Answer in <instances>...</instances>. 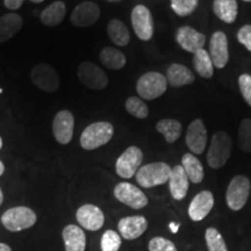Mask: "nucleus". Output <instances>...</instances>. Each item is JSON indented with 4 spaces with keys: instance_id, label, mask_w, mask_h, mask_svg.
I'll return each mask as SVG.
<instances>
[{
    "instance_id": "f257e3e1",
    "label": "nucleus",
    "mask_w": 251,
    "mask_h": 251,
    "mask_svg": "<svg viewBox=\"0 0 251 251\" xmlns=\"http://www.w3.org/2000/svg\"><path fill=\"white\" fill-rule=\"evenodd\" d=\"M114 128L109 122L100 121L87 126L80 135V146L85 150L98 149L111 141Z\"/></svg>"
},
{
    "instance_id": "f03ea898",
    "label": "nucleus",
    "mask_w": 251,
    "mask_h": 251,
    "mask_svg": "<svg viewBox=\"0 0 251 251\" xmlns=\"http://www.w3.org/2000/svg\"><path fill=\"white\" fill-rule=\"evenodd\" d=\"M231 149H233V142L226 131H218L213 135L207 151L208 165L212 169L222 168L230 157Z\"/></svg>"
},
{
    "instance_id": "7ed1b4c3",
    "label": "nucleus",
    "mask_w": 251,
    "mask_h": 251,
    "mask_svg": "<svg viewBox=\"0 0 251 251\" xmlns=\"http://www.w3.org/2000/svg\"><path fill=\"white\" fill-rule=\"evenodd\" d=\"M171 168L164 162L150 163L143 165L136 172V181L144 188H151L168 183Z\"/></svg>"
},
{
    "instance_id": "20e7f679",
    "label": "nucleus",
    "mask_w": 251,
    "mask_h": 251,
    "mask_svg": "<svg viewBox=\"0 0 251 251\" xmlns=\"http://www.w3.org/2000/svg\"><path fill=\"white\" fill-rule=\"evenodd\" d=\"M36 219V214L30 208L18 206L6 211L1 216V222L9 231H21L24 229L33 227Z\"/></svg>"
},
{
    "instance_id": "39448f33",
    "label": "nucleus",
    "mask_w": 251,
    "mask_h": 251,
    "mask_svg": "<svg viewBox=\"0 0 251 251\" xmlns=\"http://www.w3.org/2000/svg\"><path fill=\"white\" fill-rule=\"evenodd\" d=\"M168 87L166 77L159 72H147L137 81L136 91L142 99L153 100L161 97Z\"/></svg>"
},
{
    "instance_id": "423d86ee",
    "label": "nucleus",
    "mask_w": 251,
    "mask_h": 251,
    "mask_svg": "<svg viewBox=\"0 0 251 251\" xmlns=\"http://www.w3.org/2000/svg\"><path fill=\"white\" fill-rule=\"evenodd\" d=\"M251 183L246 176H236L228 185L226 200L227 205L233 211H241L248 201L250 194Z\"/></svg>"
},
{
    "instance_id": "0eeeda50",
    "label": "nucleus",
    "mask_w": 251,
    "mask_h": 251,
    "mask_svg": "<svg viewBox=\"0 0 251 251\" xmlns=\"http://www.w3.org/2000/svg\"><path fill=\"white\" fill-rule=\"evenodd\" d=\"M142 161V150L134 146L129 147L119 157L117 164H115V170H117L118 176L125 178V179H129V178L134 177L136 172L139 171Z\"/></svg>"
},
{
    "instance_id": "6e6552de",
    "label": "nucleus",
    "mask_w": 251,
    "mask_h": 251,
    "mask_svg": "<svg viewBox=\"0 0 251 251\" xmlns=\"http://www.w3.org/2000/svg\"><path fill=\"white\" fill-rule=\"evenodd\" d=\"M78 78L91 90H103L108 85V78L98 65L92 62H83L78 68Z\"/></svg>"
},
{
    "instance_id": "1a4fd4ad",
    "label": "nucleus",
    "mask_w": 251,
    "mask_h": 251,
    "mask_svg": "<svg viewBox=\"0 0 251 251\" xmlns=\"http://www.w3.org/2000/svg\"><path fill=\"white\" fill-rule=\"evenodd\" d=\"M34 85L46 92H55L59 86V78L55 69L46 63L35 65L30 74Z\"/></svg>"
},
{
    "instance_id": "9d476101",
    "label": "nucleus",
    "mask_w": 251,
    "mask_h": 251,
    "mask_svg": "<svg viewBox=\"0 0 251 251\" xmlns=\"http://www.w3.org/2000/svg\"><path fill=\"white\" fill-rule=\"evenodd\" d=\"M131 25L136 36L142 41H149L153 35L151 12L143 5L135 6L131 12Z\"/></svg>"
},
{
    "instance_id": "9b49d317",
    "label": "nucleus",
    "mask_w": 251,
    "mask_h": 251,
    "mask_svg": "<svg viewBox=\"0 0 251 251\" xmlns=\"http://www.w3.org/2000/svg\"><path fill=\"white\" fill-rule=\"evenodd\" d=\"M114 196L119 201L133 209H141L148 205V198L139 187L130 183H120L114 188Z\"/></svg>"
},
{
    "instance_id": "f8f14e48",
    "label": "nucleus",
    "mask_w": 251,
    "mask_h": 251,
    "mask_svg": "<svg viewBox=\"0 0 251 251\" xmlns=\"http://www.w3.org/2000/svg\"><path fill=\"white\" fill-rule=\"evenodd\" d=\"M75 118L70 111H61L52 121V133L56 141L61 144L70 143L74 136Z\"/></svg>"
},
{
    "instance_id": "ddd939ff",
    "label": "nucleus",
    "mask_w": 251,
    "mask_h": 251,
    "mask_svg": "<svg viewBox=\"0 0 251 251\" xmlns=\"http://www.w3.org/2000/svg\"><path fill=\"white\" fill-rule=\"evenodd\" d=\"M100 17V8L92 1H84L76 6L72 11L70 20L74 26L84 28L92 26L98 21Z\"/></svg>"
},
{
    "instance_id": "4468645a",
    "label": "nucleus",
    "mask_w": 251,
    "mask_h": 251,
    "mask_svg": "<svg viewBox=\"0 0 251 251\" xmlns=\"http://www.w3.org/2000/svg\"><path fill=\"white\" fill-rule=\"evenodd\" d=\"M186 144L193 155H201L207 146V130L202 120L196 119L191 122L186 131Z\"/></svg>"
},
{
    "instance_id": "2eb2a0df",
    "label": "nucleus",
    "mask_w": 251,
    "mask_h": 251,
    "mask_svg": "<svg viewBox=\"0 0 251 251\" xmlns=\"http://www.w3.org/2000/svg\"><path fill=\"white\" fill-rule=\"evenodd\" d=\"M77 221L84 229L91 231H97L101 229L105 222V215L99 207L86 203L78 208L76 213Z\"/></svg>"
},
{
    "instance_id": "dca6fc26",
    "label": "nucleus",
    "mask_w": 251,
    "mask_h": 251,
    "mask_svg": "<svg viewBox=\"0 0 251 251\" xmlns=\"http://www.w3.org/2000/svg\"><path fill=\"white\" fill-rule=\"evenodd\" d=\"M209 56L215 68L224 69L227 65L229 61L228 40L222 31H215L212 35L209 43Z\"/></svg>"
},
{
    "instance_id": "f3484780",
    "label": "nucleus",
    "mask_w": 251,
    "mask_h": 251,
    "mask_svg": "<svg viewBox=\"0 0 251 251\" xmlns=\"http://www.w3.org/2000/svg\"><path fill=\"white\" fill-rule=\"evenodd\" d=\"M176 40L181 48L193 54H196L198 50L203 49L206 43V36L190 26L180 27L176 34Z\"/></svg>"
},
{
    "instance_id": "a211bd4d",
    "label": "nucleus",
    "mask_w": 251,
    "mask_h": 251,
    "mask_svg": "<svg viewBox=\"0 0 251 251\" xmlns=\"http://www.w3.org/2000/svg\"><path fill=\"white\" fill-rule=\"evenodd\" d=\"M147 228H148V221L142 215L127 216V218L121 219L118 224V229L121 236L129 241L142 236Z\"/></svg>"
},
{
    "instance_id": "6ab92c4d",
    "label": "nucleus",
    "mask_w": 251,
    "mask_h": 251,
    "mask_svg": "<svg viewBox=\"0 0 251 251\" xmlns=\"http://www.w3.org/2000/svg\"><path fill=\"white\" fill-rule=\"evenodd\" d=\"M214 207V197L209 191H201L193 198L188 207V215L193 221H201Z\"/></svg>"
},
{
    "instance_id": "aec40b11",
    "label": "nucleus",
    "mask_w": 251,
    "mask_h": 251,
    "mask_svg": "<svg viewBox=\"0 0 251 251\" xmlns=\"http://www.w3.org/2000/svg\"><path fill=\"white\" fill-rule=\"evenodd\" d=\"M171 196L175 200H183L186 197L190 180L181 165H176L171 169V175L169 178Z\"/></svg>"
},
{
    "instance_id": "412c9836",
    "label": "nucleus",
    "mask_w": 251,
    "mask_h": 251,
    "mask_svg": "<svg viewBox=\"0 0 251 251\" xmlns=\"http://www.w3.org/2000/svg\"><path fill=\"white\" fill-rule=\"evenodd\" d=\"M63 241L67 251H85L86 237L83 229L76 225H69L63 229Z\"/></svg>"
},
{
    "instance_id": "4be33fe9",
    "label": "nucleus",
    "mask_w": 251,
    "mask_h": 251,
    "mask_svg": "<svg viewBox=\"0 0 251 251\" xmlns=\"http://www.w3.org/2000/svg\"><path fill=\"white\" fill-rule=\"evenodd\" d=\"M166 80L171 86L180 87L192 84L194 81V75L188 68L178 63H174L169 67L166 72Z\"/></svg>"
},
{
    "instance_id": "5701e85b",
    "label": "nucleus",
    "mask_w": 251,
    "mask_h": 251,
    "mask_svg": "<svg viewBox=\"0 0 251 251\" xmlns=\"http://www.w3.org/2000/svg\"><path fill=\"white\" fill-rule=\"evenodd\" d=\"M24 20L19 14L8 13L0 17V43L13 37L23 28Z\"/></svg>"
},
{
    "instance_id": "b1692460",
    "label": "nucleus",
    "mask_w": 251,
    "mask_h": 251,
    "mask_svg": "<svg viewBox=\"0 0 251 251\" xmlns=\"http://www.w3.org/2000/svg\"><path fill=\"white\" fill-rule=\"evenodd\" d=\"M181 166L186 172L188 180L194 184L201 183L205 172H203L201 162L193 153H185L183 158H181Z\"/></svg>"
},
{
    "instance_id": "393cba45",
    "label": "nucleus",
    "mask_w": 251,
    "mask_h": 251,
    "mask_svg": "<svg viewBox=\"0 0 251 251\" xmlns=\"http://www.w3.org/2000/svg\"><path fill=\"white\" fill-rule=\"evenodd\" d=\"M213 11L220 20L226 24H233L237 17V1L236 0H214Z\"/></svg>"
},
{
    "instance_id": "a878e982",
    "label": "nucleus",
    "mask_w": 251,
    "mask_h": 251,
    "mask_svg": "<svg viewBox=\"0 0 251 251\" xmlns=\"http://www.w3.org/2000/svg\"><path fill=\"white\" fill-rule=\"evenodd\" d=\"M67 13V7L63 1H55L50 4L41 13V21L43 25L49 27L58 26Z\"/></svg>"
},
{
    "instance_id": "bb28decb",
    "label": "nucleus",
    "mask_w": 251,
    "mask_h": 251,
    "mask_svg": "<svg viewBox=\"0 0 251 251\" xmlns=\"http://www.w3.org/2000/svg\"><path fill=\"white\" fill-rule=\"evenodd\" d=\"M107 34L112 42L119 47H126L130 41V34L127 26L118 19H113L109 21Z\"/></svg>"
},
{
    "instance_id": "cd10ccee",
    "label": "nucleus",
    "mask_w": 251,
    "mask_h": 251,
    "mask_svg": "<svg viewBox=\"0 0 251 251\" xmlns=\"http://www.w3.org/2000/svg\"><path fill=\"white\" fill-rule=\"evenodd\" d=\"M100 62L111 70H120L126 65V56L119 49L106 47L100 51Z\"/></svg>"
},
{
    "instance_id": "c85d7f7f",
    "label": "nucleus",
    "mask_w": 251,
    "mask_h": 251,
    "mask_svg": "<svg viewBox=\"0 0 251 251\" xmlns=\"http://www.w3.org/2000/svg\"><path fill=\"white\" fill-rule=\"evenodd\" d=\"M156 129L164 136L168 143H174L180 137L183 127L179 121L175 119H163L156 125Z\"/></svg>"
},
{
    "instance_id": "c756f323",
    "label": "nucleus",
    "mask_w": 251,
    "mask_h": 251,
    "mask_svg": "<svg viewBox=\"0 0 251 251\" xmlns=\"http://www.w3.org/2000/svg\"><path fill=\"white\" fill-rule=\"evenodd\" d=\"M194 69H196L197 74L202 78H211L214 72L213 68V62L209 52H207L205 49H200L194 54L193 58Z\"/></svg>"
},
{
    "instance_id": "7c9ffc66",
    "label": "nucleus",
    "mask_w": 251,
    "mask_h": 251,
    "mask_svg": "<svg viewBox=\"0 0 251 251\" xmlns=\"http://www.w3.org/2000/svg\"><path fill=\"white\" fill-rule=\"evenodd\" d=\"M205 240L208 251H228L225 238L220 234L218 229L209 227L205 233Z\"/></svg>"
},
{
    "instance_id": "2f4dec72",
    "label": "nucleus",
    "mask_w": 251,
    "mask_h": 251,
    "mask_svg": "<svg viewBox=\"0 0 251 251\" xmlns=\"http://www.w3.org/2000/svg\"><path fill=\"white\" fill-rule=\"evenodd\" d=\"M237 143L244 152H251V119H244L238 128Z\"/></svg>"
},
{
    "instance_id": "473e14b6",
    "label": "nucleus",
    "mask_w": 251,
    "mask_h": 251,
    "mask_svg": "<svg viewBox=\"0 0 251 251\" xmlns=\"http://www.w3.org/2000/svg\"><path fill=\"white\" fill-rule=\"evenodd\" d=\"M126 109L130 115L137 119H146L149 114V108L142 99L137 97H130L126 101Z\"/></svg>"
},
{
    "instance_id": "72a5a7b5",
    "label": "nucleus",
    "mask_w": 251,
    "mask_h": 251,
    "mask_svg": "<svg viewBox=\"0 0 251 251\" xmlns=\"http://www.w3.org/2000/svg\"><path fill=\"white\" fill-rule=\"evenodd\" d=\"M121 243V237L117 231L106 230L100 241V247H101V251H119Z\"/></svg>"
},
{
    "instance_id": "f704fd0d",
    "label": "nucleus",
    "mask_w": 251,
    "mask_h": 251,
    "mask_svg": "<svg viewBox=\"0 0 251 251\" xmlns=\"http://www.w3.org/2000/svg\"><path fill=\"white\" fill-rule=\"evenodd\" d=\"M198 6V0H171V7L180 17L192 14Z\"/></svg>"
},
{
    "instance_id": "c9c22d12",
    "label": "nucleus",
    "mask_w": 251,
    "mask_h": 251,
    "mask_svg": "<svg viewBox=\"0 0 251 251\" xmlns=\"http://www.w3.org/2000/svg\"><path fill=\"white\" fill-rule=\"evenodd\" d=\"M149 251H178L170 240L164 237H153L149 242Z\"/></svg>"
},
{
    "instance_id": "e433bc0d",
    "label": "nucleus",
    "mask_w": 251,
    "mask_h": 251,
    "mask_svg": "<svg viewBox=\"0 0 251 251\" xmlns=\"http://www.w3.org/2000/svg\"><path fill=\"white\" fill-rule=\"evenodd\" d=\"M238 86H240V91L242 93L244 100L247 103L251 106V76L248 74L241 75L238 78Z\"/></svg>"
},
{
    "instance_id": "4c0bfd02",
    "label": "nucleus",
    "mask_w": 251,
    "mask_h": 251,
    "mask_svg": "<svg viewBox=\"0 0 251 251\" xmlns=\"http://www.w3.org/2000/svg\"><path fill=\"white\" fill-rule=\"evenodd\" d=\"M238 42L242 43L246 48L251 51V25H246L238 30L237 33Z\"/></svg>"
},
{
    "instance_id": "58836bf2",
    "label": "nucleus",
    "mask_w": 251,
    "mask_h": 251,
    "mask_svg": "<svg viewBox=\"0 0 251 251\" xmlns=\"http://www.w3.org/2000/svg\"><path fill=\"white\" fill-rule=\"evenodd\" d=\"M29 1L34 2V4H39V2H42L43 0H29ZM24 0H4V5L6 8L12 9V11H17L23 6Z\"/></svg>"
},
{
    "instance_id": "ea45409f",
    "label": "nucleus",
    "mask_w": 251,
    "mask_h": 251,
    "mask_svg": "<svg viewBox=\"0 0 251 251\" xmlns=\"http://www.w3.org/2000/svg\"><path fill=\"white\" fill-rule=\"evenodd\" d=\"M169 227H170V229H171V233L177 234L178 230H179L180 225L179 224H175V222H171V224L169 225Z\"/></svg>"
},
{
    "instance_id": "a19ab883",
    "label": "nucleus",
    "mask_w": 251,
    "mask_h": 251,
    "mask_svg": "<svg viewBox=\"0 0 251 251\" xmlns=\"http://www.w3.org/2000/svg\"><path fill=\"white\" fill-rule=\"evenodd\" d=\"M0 251H12L11 248H9L7 244L0 243Z\"/></svg>"
},
{
    "instance_id": "79ce46f5",
    "label": "nucleus",
    "mask_w": 251,
    "mask_h": 251,
    "mask_svg": "<svg viewBox=\"0 0 251 251\" xmlns=\"http://www.w3.org/2000/svg\"><path fill=\"white\" fill-rule=\"evenodd\" d=\"M4 171H5V165H4V163L0 161V176L4 174Z\"/></svg>"
},
{
    "instance_id": "37998d69",
    "label": "nucleus",
    "mask_w": 251,
    "mask_h": 251,
    "mask_svg": "<svg viewBox=\"0 0 251 251\" xmlns=\"http://www.w3.org/2000/svg\"><path fill=\"white\" fill-rule=\"evenodd\" d=\"M2 201H4V194H2L1 188H0V206L2 205Z\"/></svg>"
},
{
    "instance_id": "c03bdc74",
    "label": "nucleus",
    "mask_w": 251,
    "mask_h": 251,
    "mask_svg": "<svg viewBox=\"0 0 251 251\" xmlns=\"http://www.w3.org/2000/svg\"><path fill=\"white\" fill-rule=\"evenodd\" d=\"M105 1H108V2H120L121 0H105Z\"/></svg>"
},
{
    "instance_id": "a18cd8bd",
    "label": "nucleus",
    "mask_w": 251,
    "mask_h": 251,
    "mask_svg": "<svg viewBox=\"0 0 251 251\" xmlns=\"http://www.w3.org/2000/svg\"><path fill=\"white\" fill-rule=\"evenodd\" d=\"M2 148V140H1V137H0V149Z\"/></svg>"
},
{
    "instance_id": "49530a36",
    "label": "nucleus",
    "mask_w": 251,
    "mask_h": 251,
    "mask_svg": "<svg viewBox=\"0 0 251 251\" xmlns=\"http://www.w3.org/2000/svg\"><path fill=\"white\" fill-rule=\"evenodd\" d=\"M243 1H247V2H250L251 0H243Z\"/></svg>"
}]
</instances>
